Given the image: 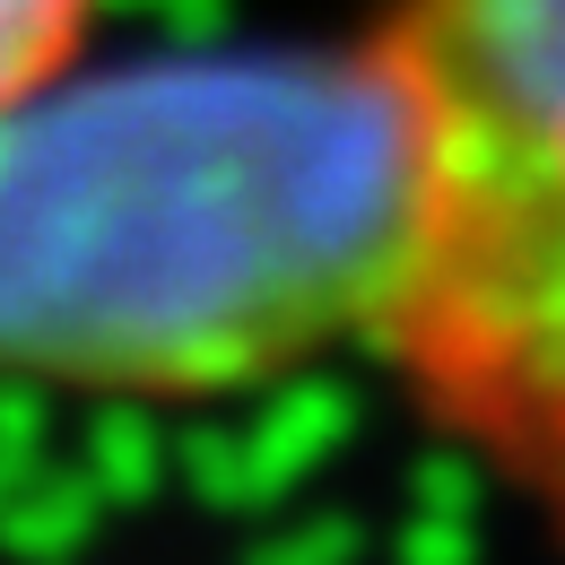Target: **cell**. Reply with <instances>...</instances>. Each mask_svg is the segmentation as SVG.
<instances>
[{
    "label": "cell",
    "instance_id": "cell-1",
    "mask_svg": "<svg viewBox=\"0 0 565 565\" xmlns=\"http://www.w3.org/2000/svg\"><path fill=\"white\" fill-rule=\"evenodd\" d=\"M409 114L383 53H183L0 114V374L210 392L383 331Z\"/></svg>",
    "mask_w": 565,
    "mask_h": 565
},
{
    "label": "cell",
    "instance_id": "cell-2",
    "mask_svg": "<svg viewBox=\"0 0 565 565\" xmlns=\"http://www.w3.org/2000/svg\"><path fill=\"white\" fill-rule=\"evenodd\" d=\"M409 244L383 349L418 409L565 531V0H392Z\"/></svg>",
    "mask_w": 565,
    "mask_h": 565
},
{
    "label": "cell",
    "instance_id": "cell-3",
    "mask_svg": "<svg viewBox=\"0 0 565 565\" xmlns=\"http://www.w3.org/2000/svg\"><path fill=\"white\" fill-rule=\"evenodd\" d=\"M87 18H96V0H0V114H18L71 78Z\"/></svg>",
    "mask_w": 565,
    "mask_h": 565
}]
</instances>
